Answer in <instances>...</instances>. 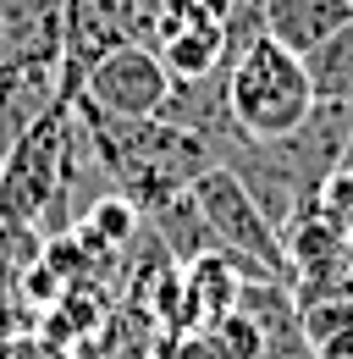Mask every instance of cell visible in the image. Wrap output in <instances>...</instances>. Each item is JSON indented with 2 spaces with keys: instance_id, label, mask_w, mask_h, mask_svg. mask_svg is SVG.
Wrapping results in <instances>:
<instances>
[{
  "instance_id": "5bb4252c",
  "label": "cell",
  "mask_w": 353,
  "mask_h": 359,
  "mask_svg": "<svg viewBox=\"0 0 353 359\" xmlns=\"http://www.w3.org/2000/svg\"><path fill=\"white\" fill-rule=\"evenodd\" d=\"M342 293H353V238H348V249H342Z\"/></svg>"
},
{
  "instance_id": "8992f818",
  "label": "cell",
  "mask_w": 353,
  "mask_h": 359,
  "mask_svg": "<svg viewBox=\"0 0 353 359\" xmlns=\"http://www.w3.org/2000/svg\"><path fill=\"white\" fill-rule=\"evenodd\" d=\"M199 337H205L210 359H265L270 354L265 326L254 315H243V310H226V315H216V320H205Z\"/></svg>"
},
{
  "instance_id": "52a82bcc",
  "label": "cell",
  "mask_w": 353,
  "mask_h": 359,
  "mask_svg": "<svg viewBox=\"0 0 353 359\" xmlns=\"http://www.w3.org/2000/svg\"><path fill=\"white\" fill-rule=\"evenodd\" d=\"M298 332H304L309 348H320L331 337H348L353 332V293H309V299H298Z\"/></svg>"
},
{
  "instance_id": "5b68a950",
  "label": "cell",
  "mask_w": 353,
  "mask_h": 359,
  "mask_svg": "<svg viewBox=\"0 0 353 359\" xmlns=\"http://www.w3.org/2000/svg\"><path fill=\"white\" fill-rule=\"evenodd\" d=\"M298 61H304V72H309L314 100H348L353 105V22L337 28L331 39H320L314 50H304Z\"/></svg>"
},
{
  "instance_id": "8fae6325",
  "label": "cell",
  "mask_w": 353,
  "mask_h": 359,
  "mask_svg": "<svg viewBox=\"0 0 353 359\" xmlns=\"http://www.w3.org/2000/svg\"><path fill=\"white\" fill-rule=\"evenodd\" d=\"M0 359H67V348L50 337H11V343H0Z\"/></svg>"
},
{
  "instance_id": "277c9868",
  "label": "cell",
  "mask_w": 353,
  "mask_h": 359,
  "mask_svg": "<svg viewBox=\"0 0 353 359\" xmlns=\"http://www.w3.org/2000/svg\"><path fill=\"white\" fill-rule=\"evenodd\" d=\"M265 34L276 45H287L293 55L314 50L320 39H331L337 28L353 22V0H260Z\"/></svg>"
},
{
  "instance_id": "3957f363",
  "label": "cell",
  "mask_w": 353,
  "mask_h": 359,
  "mask_svg": "<svg viewBox=\"0 0 353 359\" xmlns=\"http://www.w3.org/2000/svg\"><path fill=\"white\" fill-rule=\"evenodd\" d=\"M172 67L160 61V50L138 45H111L99 50L94 61H88L83 72V105H94L99 116H111V122H149V116H160L166 111V100H172Z\"/></svg>"
},
{
  "instance_id": "7c38bea8",
  "label": "cell",
  "mask_w": 353,
  "mask_h": 359,
  "mask_svg": "<svg viewBox=\"0 0 353 359\" xmlns=\"http://www.w3.org/2000/svg\"><path fill=\"white\" fill-rule=\"evenodd\" d=\"M314 359H353V332H348V337H331V343H320V348H314Z\"/></svg>"
},
{
  "instance_id": "6da1fadb",
  "label": "cell",
  "mask_w": 353,
  "mask_h": 359,
  "mask_svg": "<svg viewBox=\"0 0 353 359\" xmlns=\"http://www.w3.org/2000/svg\"><path fill=\"white\" fill-rule=\"evenodd\" d=\"M226 111H232V128L249 144L287 138L314 111V89H309L304 61L287 45H276L270 34L249 39L226 61Z\"/></svg>"
},
{
  "instance_id": "7a4b0ae2",
  "label": "cell",
  "mask_w": 353,
  "mask_h": 359,
  "mask_svg": "<svg viewBox=\"0 0 353 359\" xmlns=\"http://www.w3.org/2000/svg\"><path fill=\"white\" fill-rule=\"evenodd\" d=\"M188 199H193V210L210 226V243H216L221 255H232V266L243 271V276L293 282V266H287V255H282V232L265 222L254 194L237 182V172H232L226 161L205 166L199 177L188 182Z\"/></svg>"
},
{
  "instance_id": "30bf717a",
  "label": "cell",
  "mask_w": 353,
  "mask_h": 359,
  "mask_svg": "<svg viewBox=\"0 0 353 359\" xmlns=\"http://www.w3.org/2000/svg\"><path fill=\"white\" fill-rule=\"evenodd\" d=\"M149 359H210V348H205L199 326H193V332H155Z\"/></svg>"
},
{
  "instance_id": "9c48e42d",
  "label": "cell",
  "mask_w": 353,
  "mask_h": 359,
  "mask_svg": "<svg viewBox=\"0 0 353 359\" xmlns=\"http://www.w3.org/2000/svg\"><path fill=\"white\" fill-rule=\"evenodd\" d=\"M314 210L337 226L342 238H353V166H337V172L326 177V188L314 194Z\"/></svg>"
},
{
  "instance_id": "4fadbf2b",
  "label": "cell",
  "mask_w": 353,
  "mask_h": 359,
  "mask_svg": "<svg viewBox=\"0 0 353 359\" xmlns=\"http://www.w3.org/2000/svg\"><path fill=\"white\" fill-rule=\"evenodd\" d=\"M67 359H111V354H105L99 343H88V337H83V343H78V348H72V354H67Z\"/></svg>"
},
{
  "instance_id": "ba28073f",
  "label": "cell",
  "mask_w": 353,
  "mask_h": 359,
  "mask_svg": "<svg viewBox=\"0 0 353 359\" xmlns=\"http://www.w3.org/2000/svg\"><path fill=\"white\" fill-rule=\"evenodd\" d=\"M44 238L34 232V226H17V222H0V293L22 276V271L39 260Z\"/></svg>"
}]
</instances>
